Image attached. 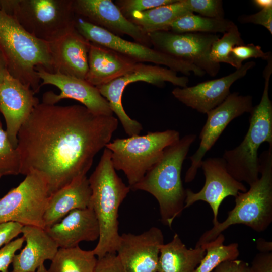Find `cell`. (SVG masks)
<instances>
[{
  "instance_id": "cell-1",
  "label": "cell",
  "mask_w": 272,
  "mask_h": 272,
  "mask_svg": "<svg viewBox=\"0 0 272 272\" xmlns=\"http://www.w3.org/2000/svg\"><path fill=\"white\" fill-rule=\"evenodd\" d=\"M118 125L113 115L94 114L83 105L40 102L17 134L21 174H41L50 195L86 176L94 157L110 142Z\"/></svg>"
},
{
  "instance_id": "cell-2",
  "label": "cell",
  "mask_w": 272,
  "mask_h": 272,
  "mask_svg": "<svg viewBox=\"0 0 272 272\" xmlns=\"http://www.w3.org/2000/svg\"><path fill=\"white\" fill-rule=\"evenodd\" d=\"M111 152L105 148L100 160L88 178L91 189L90 207L99 227L98 242L93 252L100 259L116 253L120 235L118 232V210L130 188L117 174Z\"/></svg>"
},
{
  "instance_id": "cell-3",
  "label": "cell",
  "mask_w": 272,
  "mask_h": 272,
  "mask_svg": "<svg viewBox=\"0 0 272 272\" xmlns=\"http://www.w3.org/2000/svg\"><path fill=\"white\" fill-rule=\"evenodd\" d=\"M196 138L195 134H187L167 147L143 178L130 187L134 191L147 192L157 199L161 222L170 227L184 209L186 190L181 179L182 167Z\"/></svg>"
},
{
  "instance_id": "cell-4",
  "label": "cell",
  "mask_w": 272,
  "mask_h": 272,
  "mask_svg": "<svg viewBox=\"0 0 272 272\" xmlns=\"http://www.w3.org/2000/svg\"><path fill=\"white\" fill-rule=\"evenodd\" d=\"M0 51L10 75L38 93L41 87L36 69L53 73L47 42L27 32L0 9Z\"/></svg>"
},
{
  "instance_id": "cell-5",
  "label": "cell",
  "mask_w": 272,
  "mask_h": 272,
  "mask_svg": "<svg viewBox=\"0 0 272 272\" xmlns=\"http://www.w3.org/2000/svg\"><path fill=\"white\" fill-rule=\"evenodd\" d=\"M267 61L263 75L264 86L259 104L250 112L249 126L242 142L233 149L226 150L223 158L229 173L236 180L250 185L260 176L258 151L264 142L272 146V102L269 85L272 74V58Z\"/></svg>"
},
{
  "instance_id": "cell-6",
  "label": "cell",
  "mask_w": 272,
  "mask_h": 272,
  "mask_svg": "<svg viewBox=\"0 0 272 272\" xmlns=\"http://www.w3.org/2000/svg\"><path fill=\"white\" fill-rule=\"evenodd\" d=\"M259 178L246 192H239L235 197V206L228 212L226 219L218 222L200 237L196 247L210 242L235 224H243L261 232L272 222V146L259 157Z\"/></svg>"
},
{
  "instance_id": "cell-7",
  "label": "cell",
  "mask_w": 272,
  "mask_h": 272,
  "mask_svg": "<svg viewBox=\"0 0 272 272\" xmlns=\"http://www.w3.org/2000/svg\"><path fill=\"white\" fill-rule=\"evenodd\" d=\"M0 9L46 42L75 27L73 0H0Z\"/></svg>"
},
{
  "instance_id": "cell-8",
  "label": "cell",
  "mask_w": 272,
  "mask_h": 272,
  "mask_svg": "<svg viewBox=\"0 0 272 272\" xmlns=\"http://www.w3.org/2000/svg\"><path fill=\"white\" fill-rule=\"evenodd\" d=\"M180 139L178 131L168 129L116 139L106 146L115 170L125 174L129 187L139 182L161 157L164 150Z\"/></svg>"
},
{
  "instance_id": "cell-9",
  "label": "cell",
  "mask_w": 272,
  "mask_h": 272,
  "mask_svg": "<svg viewBox=\"0 0 272 272\" xmlns=\"http://www.w3.org/2000/svg\"><path fill=\"white\" fill-rule=\"evenodd\" d=\"M50 195L46 180L35 171L0 198V223L14 222L45 229L44 215Z\"/></svg>"
},
{
  "instance_id": "cell-10",
  "label": "cell",
  "mask_w": 272,
  "mask_h": 272,
  "mask_svg": "<svg viewBox=\"0 0 272 272\" xmlns=\"http://www.w3.org/2000/svg\"><path fill=\"white\" fill-rule=\"evenodd\" d=\"M138 81L158 87L168 82L178 87L184 88L187 86L189 79L186 76H177V72L169 69L138 62L124 75L96 87L101 95L107 100L112 112L116 114L125 132L129 137L139 135L143 127L125 112L122 104V96L127 85Z\"/></svg>"
},
{
  "instance_id": "cell-11",
  "label": "cell",
  "mask_w": 272,
  "mask_h": 272,
  "mask_svg": "<svg viewBox=\"0 0 272 272\" xmlns=\"http://www.w3.org/2000/svg\"><path fill=\"white\" fill-rule=\"evenodd\" d=\"M75 28L89 42L109 48L137 62L163 65L185 75H190L192 72L197 76L206 74L190 63L139 43L125 40L76 16Z\"/></svg>"
},
{
  "instance_id": "cell-12",
  "label": "cell",
  "mask_w": 272,
  "mask_h": 272,
  "mask_svg": "<svg viewBox=\"0 0 272 272\" xmlns=\"http://www.w3.org/2000/svg\"><path fill=\"white\" fill-rule=\"evenodd\" d=\"M148 34L154 49L190 63L211 77L218 73L220 64L210 59L212 45L219 38L216 34L160 31Z\"/></svg>"
},
{
  "instance_id": "cell-13",
  "label": "cell",
  "mask_w": 272,
  "mask_h": 272,
  "mask_svg": "<svg viewBox=\"0 0 272 272\" xmlns=\"http://www.w3.org/2000/svg\"><path fill=\"white\" fill-rule=\"evenodd\" d=\"M253 107L251 96L234 92L230 93L221 104L206 114L207 119L199 134V147L190 157L191 165L185 174V182L194 179L203 158L227 125L235 118L245 113H250Z\"/></svg>"
},
{
  "instance_id": "cell-14",
  "label": "cell",
  "mask_w": 272,
  "mask_h": 272,
  "mask_svg": "<svg viewBox=\"0 0 272 272\" xmlns=\"http://www.w3.org/2000/svg\"><path fill=\"white\" fill-rule=\"evenodd\" d=\"M200 167L203 171L205 183L197 192L186 190L184 209L198 201L207 202L213 213V225L217 224L219 207L223 200L229 196L235 197L239 192L247 190L229 173L223 158H208L203 160Z\"/></svg>"
},
{
  "instance_id": "cell-15",
  "label": "cell",
  "mask_w": 272,
  "mask_h": 272,
  "mask_svg": "<svg viewBox=\"0 0 272 272\" xmlns=\"http://www.w3.org/2000/svg\"><path fill=\"white\" fill-rule=\"evenodd\" d=\"M41 80V86L51 85L58 88L59 94L49 91L42 96V102L51 104L64 99H74L80 102L94 114L112 116V112L107 100L99 92L97 88L85 80L74 77L52 73L46 71L42 67L36 69Z\"/></svg>"
},
{
  "instance_id": "cell-16",
  "label": "cell",
  "mask_w": 272,
  "mask_h": 272,
  "mask_svg": "<svg viewBox=\"0 0 272 272\" xmlns=\"http://www.w3.org/2000/svg\"><path fill=\"white\" fill-rule=\"evenodd\" d=\"M164 244L161 229L152 227L138 235H120L116 252L124 272H158L160 250Z\"/></svg>"
},
{
  "instance_id": "cell-17",
  "label": "cell",
  "mask_w": 272,
  "mask_h": 272,
  "mask_svg": "<svg viewBox=\"0 0 272 272\" xmlns=\"http://www.w3.org/2000/svg\"><path fill=\"white\" fill-rule=\"evenodd\" d=\"M75 15L118 36L132 37L136 42L151 47L148 34L121 13L111 0H73Z\"/></svg>"
},
{
  "instance_id": "cell-18",
  "label": "cell",
  "mask_w": 272,
  "mask_h": 272,
  "mask_svg": "<svg viewBox=\"0 0 272 272\" xmlns=\"http://www.w3.org/2000/svg\"><path fill=\"white\" fill-rule=\"evenodd\" d=\"M39 103L30 88L8 72L5 75L0 83V112L5 120L8 137L15 148L21 126Z\"/></svg>"
},
{
  "instance_id": "cell-19",
  "label": "cell",
  "mask_w": 272,
  "mask_h": 272,
  "mask_svg": "<svg viewBox=\"0 0 272 272\" xmlns=\"http://www.w3.org/2000/svg\"><path fill=\"white\" fill-rule=\"evenodd\" d=\"M255 63L248 61L227 76L184 88L176 87L172 93L186 106L203 114L221 104L230 94V89L237 80L244 77Z\"/></svg>"
},
{
  "instance_id": "cell-20",
  "label": "cell",
  "mask_w": 272,
  "mask_h": 272,
  "mask_svg": "<svg viewBox=\"0 0 272 272\" xmlns=\"http://www.w3.org/2000/svg\"><path fill=\"white\" fill-rule=\"evenodd\" d=\"M47 43L53 73L85 80L90 42L75 27Z\"/></svg>"
},
{
  "instance_id": "cell-21",
  "label": "cell",
  "mask_w": 272,
  "mask_h": 272,
  "mask_svg": "<svg viewBox=\"0 0 272 272\" xmlns=\"http://www.w3.org/2000/svg\"><path fill=\"white\" fill-rule=\"evenodd\" d=\"M44 229L59 248H73L82 241H95L100 233L97 219L91 208L73 210Z\"/></svg>"
},
{
  "instance_id": "cell-22",
  "label": "cell",
  "mask_w": 272,
  "mask_h": 272,
  "mask_svg": "<svg viewBox=\"0 0 272 272\" xmlns=\"http://www.w3.org/2000/svg\"><path fill=\"white\" fill-rule=\"evenodd\" d=\"M21 233L26 244L14 255L12 272H34L45 260L53 259L59 247L44 229L23 226Z\"/></svg>"
},
{
  "instance_id": "cell-23",
  "label": "cell",
  "mask_w": 272,
  "mask_h": 272,
  "mask_svg": "<svg viewBox=\"0 0 272 272\" xmlns=\"http://www.w3.org/2000/svg\"><path fill=\"white\" fill-rule=\"evenodd\" d=\"M137 63L109 48L90 42L85 80L98 87L124 75Z\"/></svg>"
},
{
  "instance_id": "cell-24",
  "label": "cell",
  "mask_w": 272,
  "mask_h": 272,
  "mask_svg": "<svg viewBox=\"0 0 272 272\" xmlns=\"http://www.w3.org/2000/svg\"><path fill=\"white\" fill-rule=\"evenodd\" d=\"M91 196L86 176L74 180L51 194L44 215L45 229L60 221L73 210L90 208Z\"/></svg>"
},
{
  "instance_id": "cell-25",
  "label": "cell",
  "mask_w": 272,
  "mask_h": 272,
  "mask_svg": "<svg viewBox=\"0 0 272 272\" xmlns=\"http://www.w3.org/2000/svg\"><path fill=\"white\" fill-rule=\"evenodd\" d=\"M206 252L202 247L187 248L176 233L160 248L158 272H194Z\"/></svg>"
},
{
  "instance_id": "cell-26",
  "label": "cell",
  "mask_w": 272,
  "mask_h": 272,
  "mask_svg": "<svg viewBox=\"0 0 272 272\" xmlns=\"http://www.w3.org/2000/svg\"><path fill=\"white\" fill-rule=\"evenodd\" d=\"M191 13L184 0H176L173 3L144 12H132L127 19L148 34L167 31L172 22Z\"/></svg>"
},
{
  "instance_id": "cell-27",
  "label": "cell",
  "mask_w": 272,
  "mask_h": 272,
  "mask_svg": "<svg viewBox=\"0 0 272 272\" xmlns=\"http://www.w3.org/2000/svg\"><path fill=\"white\" fill-rule=\"evenodd\" d=\"M97 260L93 250L59 248L47 272H95Z\"/></svg>"
},
{
  "instance_id": "cell-28",
  "label": "cell",
  "mask_w": 272,
  "mask_h": 272,
  "mask_svg": "<svg viewBox=\"0 0 272 272\" xmlns=\"http://www.w3.org/2000/svg\"><path fill=\"white\" fill-rule=\"evenodd\" d=\"M234 25L232 21L225 18H212L191 13L172 22L167 31L177 33H224Z\"/></svg>"
},
{
  "instance_id": "cell-29",
  "label": "cell",
  "mask_w": 272,
  "mask_h": 272,
  "mask_svg": "<svg viewBox=\"0 0 272 272\" xmlns=\"http://www.w3.org/2000/svg\"><path fill=\"white\" fill-rule=\"evenodd\" d=\"M225 237L222 233L214 240L200 247L206 250V254L194 272H212L220 263L237 259L239 255L238 244L224 245Z\"/></svg>"
},
{
  "instance_id": "cell-30",
  "label": "cell",
  "mask_w": 272,
  "mask_h": 272,
  "mask_svg": "<svg viewBox=\"0 0 272 272\" xmlns=\"http://www.w3.org/2000/svg\"><path fill=\"white\" fill-rule=\"evenodd\" d=\"M244 41L236 25H234L228 31L223 33L212 44L210 59L215 63H226L231 65L230 59L231 50L236 46L244 44Z\"/></svg>"
},
{
  "instance_id": "cell-31",
  "label": "cell",
  "mask_w": 272,
  "mask_h": 272,
  "mask_svg": "<svg viewBox=\"0 0 272 272\" xmlns=\"http://www.w3.org/2000/svg\"><path fill=\"white\" fill-rule=\"evenodd\" d=\"M21 169L19 152L10 141L0 118V178L4 176L21 174Z\"/></svg>"
},
{
  "instance_id": "cell-32",
  "label": "cell",
  "mask_w": 272,
  "mask_h": 272,
  "mask_svg": "<svg viewBox=\"0 0 272 272\" xmlns=\"http://www.w3.org/2000/svg\"><path fill=\"white\" fill-rule=\"evenodd\" d=\"M230 57L231 65L238 69L241 67L244 60L251 58L267 60L271 57V53L270 51L263 52L261 46L253 43L247 45L244 44L234 47L231 50Z\"/></svg>"
},
{
  "instance_id": "cell-33",
  "label": "cell",
  "mask_w": 272,
  "mask_h": 272,
  "mask_svg": "<svg viewBox=\"0 0 272 272\" xmlns=\"http://www.w3.org/2000/svg\"><path fill=\"white\" fill-rule=\"evenodd\" d=\"M192 13L212 18H224L223 2L221 0H184Z\"/></svg>"
},
{
  "instance_id": "cell-34",
  "label": "cell",
  "mask_w": 272,
  "mask_h": 272,
  "mask_svg": "<svg viewBox=\"0 0 272 272\" xmlns=\"http://www.w3.org/2000/svg\"><path fill=\"white\" fill-rule=\"evenodd\" d=\"M176 0H118L115 4L126 18L134 12H144L153 8L170 4Z\"/></svg>"
},
{
  "instance_id": "cell-35",
  "label": "cell",
  "mask_w": 272,
  "mask_h": 272,
  "mask_svg": "<svg viewBox=\"0 0 272 272\" xmlns=\"http://www.w3.org/2000/svg\"><path fill=\"white\" fill-rule=\"evenodd\" d=\"M25 238L23 236L5 244L0 249V272H8V267L12 263L16 251L20 249Z\"/></svg>"
},
{
  "instance_id": "cell-36",
  "label": "cell",
  "mask_w": 272,
  "mask_h": 272,
  "mask_svg": "<svg viewBox=\"0 0 272 272\" xmlns=\"http://www.w3.org/2000/svg\"><path fill=\"white\" fill-rule=\"evenodd\" d=\"M239 20L242 23L262 25L272 34V7L261 9L255 14L241 16L239 18Z\"/></svg>"
},
{
  "instance_id": "cell-37",
  "label": "cell",
  "mask_w": 272,
  "mask_h": 272,
  "mask_svg": "<svg viewBox=\"0 0 272 272\" xmlns=\"http://www.w3.org/2000/svg\"><path fill=\"white\" fill-rule=\"evenodd\" d=\"M95 272H124L116 253L107 254L98 259Z\"/></svg>"
},
{
  "instance_id": "cell-38",
  "label": "cell",
  "mask_w": 272,
  "mask_h": 272,
  "mask_svg": "<svg viewBox=\"0 0 272 272\" xmlns=\"http://www.w3.org/2000/svg\"><path fill=\"white\" fill-rule=\"evenodd\" d=\"M23 225L14 222L0 223V247L21 233Z\"/></svg>"
},
{
  "instance_id": "cell-39",
  "label": "cell",
  "mask_w": 272,
  "mask_h": 272,
  "mask_svg": "<svg viewBox=\"0 0 272 272\" xmlns=\"http://www.w3.org/2000/svg\"><path fill=\"white\" fill-rule=\"evenodd\" d=\"M251 272H272V252H266L257 254L251 265Z\"/></svg>"
},
{
  "instance_id": "cell-40",
  "label": "cell",
  "mask_w": 272,
  "mask_h": 272,
  "mask_svg": "<svg viewBox=\"0 0 272 272\" xmlns=\"http://www.w3.org/2000/svg\"><path fill=\"white\" fill-rule=\"evenodd\" d=\"M212 272H251L249 264L242 260H227L220 263Z\"/></svg>"
},
{
  "instance_id": "cell-41",
  "label": "cell",
  "mask_w": 272,
  "mask_h": 272,
  "mask_svg": "<svg viewBox=\"0 0 272 272\" xmlns=\"http://www.w3.org/2000/svg\"><path fill=\"white\" fill-rule=\"evenodd\" d=\"M257 248L261 252H271V242L266 241L262 239H259L257 241Z\"/></svg>"
},
{
  "instance_id": "cell-42",
  "label": "cell",
  "mask_w": 272,
  "mask_h": 272,
  "mask_svg": "<svg viewBox=\"0 0 272 272\" xmlns=\"http://www.w3.org/2000/svg\"><path fill=\"white\" fill-rule=\"evenodd\" d=\"M8 72L5 58L2 52L0 51V83Z\"/></svg>"
},
{
  "instance_id": "cell-43",
  "label": "cell",
  "mask_w": 272,
  "mask_h": 272,
  "mask_svg": "<svg viewBox=\"0 0 272 272\" xmlns=\"http://www.w3.org/2000/svg\"><path fill=\"white\" fill-rule=\"evenodd\" d=\"M253 2L256 6L261 9L272 7L271 0H254Z\"/></svg>"
},
{
  "instance_id": "cell-44",
  "label": "cell",
  "mask_w": 272,
  "mask_h": 272,
  "mask_svg": "<svg viewBox=\"0 0 272 272\" xmlns=\"http://www.w3.org/2000/svg\"><path fill=\"white\" fill-rule=\"evenodd\" d=\"M34 272H47V269L44 265L42 264Z\"/></svg>"
}]
</instances>
